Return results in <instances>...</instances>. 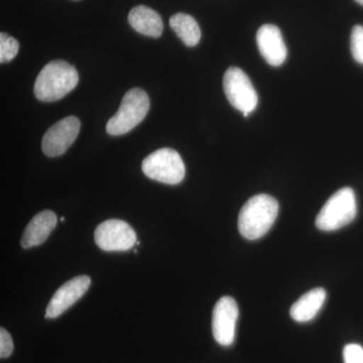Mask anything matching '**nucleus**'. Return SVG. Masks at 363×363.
<instances>
[{"label": "nucleus", "instance_id": "2", "mask_svg": "<svg viewBox=\"0 0 363 363\" xmlns=\"http://www.w3.org/2000/svg\"><path fill=\"white\" fill-rule=\"evenodd\" d=\"M78 72L65 61L50 62L40 72L35 83V95L43 102L62 99L77 86Z\"/></svg>", "mask_w": 363, "mask_h": 363}, {"label": "nucleus", "instance_id": "6", "mask_svg": "<svg viewBox=\"0 0 363 363\" xmlns=\"http://www.w3.org/2000/svg\"><path fill=\"white\" fill-rule=\"evenodd\" d=\"M223 88L229 104L242 112L243 116H250L257 108L259 102L257 91L250 79L241 69L231 67L225 72Z\"/></svg>", "mask_w": 363, "mask_h": 363}, {"label": "nucleus", "instance_id": "17", "mask_svg": "<svg viewBox=\"0 0 363 363\" xmlns=\"http://www.w3.org/2000/svg\"><path fill=\"white\" fill-rule=\"evenodd\" d=\"M351 54L357 63L363 64V26H355L351 32Z\"/></svg>", "mask_w": 363, "mask_h": 363}, {"label": "nucleus", "instance_id": "9", "mask_svg": "<svg viewBox=\"0 0 363 363\" xmlns=\"http://www.w3.org/2000/svg\"><path fill=\"white\" fill-rule=\"evenodd\" d=\"M238 315V303L233 298L226 296L219 298L212 316V332L217 343L222 346H230L234 342Z\"/></svg>", "mask_w": 363, "mask_h": 363}, {"label": "nucleus", "instance_id": "1", "mask_svg": "<svg viewBox=\"0 0 363 363\" xmlns=\"http://www.w3.org/2000/svg\"><path fill=\"white\" fill-rule=\"evenodd\" d=\"M279 215V203L267 194L253 196L238 215V230L248 240H259L269 233Z\"/></svg>", "mask_w": 363, "mask_h": 363}, {"label": "nucleus", "instance_id": "20", "mask_svg": "<svg viewBox=\"0 0 363 363\" xmlns=\"http://www.w3.org/2000/svg\"><path fill=\"white\" fill-rule=\"evenodd\" d=\"M355 1H357V4H362V6H363V0H355Z\"/></svg>", "mask_w": 363, "mask_h": 363}, {"label": "nucleus", "instance_id": "18", "mask_svg": "<svg viewBox=\"0 0 363 363\" xmlns=\"http://www.w3.org/2000/svg\"><path fill=\"white\" fill-rule=\"evenodd\" d=\"M344 363H363V347L359 344H347L343 350Z\"/></svg>", "mask_w": 363, "mask_h": 363}, {"label": "nucleus", "instance_id": "16", "mask_svg": "<svg viewBox=\"0 0 363 363\" xmlns=\"http://www.w3.org/2000/svg\"><path fill=\"white\" fill-rule=\"evenodd\" d=\"M20 51V43L7 33H0V63H7L16 58Z\"/></svg>", "mask_w": 363, "mask_h": 363}, {"label": "nucleus", "instance_id": "19", "mask_svg": "<svg viewBox=\"0 0 363 363\" xmlns=\"http://www.w3.org/2000/svg\"><path fill=\"white\" fill-rule=\"evenodd\" d=\"M13 351V341L11 334L4 328L0 329V357H9Z\"/></svg>", "mask_w": 363, "mask_h": 363}, {"label": "nucleus", "instance_id": "3", "mask_svg": "<svg viewBox=\"0 0 363 363\" xmlns=\"http://www.w3.org/2000/svg\"><path fill=\"white\" fill-rule=\"evenodd\" d=\"M357 214V197L350 187L340 189L327 200L319 214L316 226L322 231H335L348 225Z\"/></svg>", "mask_w": 363, "mask_h": 363}, {"label": "nucleus", "instance_id": "4", "mask_svg": "<svg viewBox=\"0 0 363 363\" xmlns=\"http://www.w3.org/2000/svg\"><path fill=\"white\" fill-rule=\"evenodd\" d=\"M147 92L133 88L124 95L121 107L107 123L106 130L111 135H123L138 125L150 111Z\"/></svg>", "mask_w": 363, "mask_h": 363}, {"label": "nucleus", "instance_id": "10", "mask_svg": "<svg viewBox=\"0 0 363 363\" xmlns=\"http://www.w3.org/2000/svg\"><path fill=\"white\" fill-rule=\"evenodd\" d=\"M90 285L91 279L88 276H78L66 281L63 286H60L50 301L45 318L54 319L61 316L85 295Z\"/></svg>", "mask_w": 363, "mask_h": 363}, {"label": "nucleus", "instance_id": "21", "mask_svg": "<svg viewBox=\"0 0 363 363\" xmlns=\"http://www.w3.org/2000/svg\"><path fill=\"white\" fill-rule=\"evenodd\" d=\"M61 221L62 222L65 221V217H61Z\"/></svg>", "mask_w": 363, "mask_h": 363}, {"label": "nucleus", "instance_id": "12", "mask_svg": "<svg viewBox=\"0 0 363 363\" xmlns=\"http://www.w3.org/2000/svg\"><path fill=\"white\" fill-rule=\"evenodd\" d=\"M58 218L51 210H45L35 215L26 226L21 238L23 248H32L43 245L57 225Z\"/></svg>", "mask_w": 363, "mask_h": 363}, {"label": "nucleus", "instance_id": "13", "mask_svg": "<svg viewBox=\"0 0 363 363\" xmlns=\"http://www.w3.org/2000/svg\"><path fill=\"white\" fill-rule=\"evenodd\" d=\"M128 23L136 32L147 37L160 38L164 30V23L160 14L145 6L131 9L128 14Z\"/></svg>", "mask_w": 363, "mask_h": 363}, {"label": "nucleus", "instance_id": "5", "mask_svg": "<svg viewBox=\"0 0 363 363\" xmlns=\"http://www.w3.org/2000/svg\"><path fill=\"white\" fill-rule=\"evenodd\" d=\"M142 169L152 180L168 185H177L185 178V164L175 150H156L143 160Z\"/></svg>", "mask_w": 363, "mask_h": 363}, {"label": "nucleus", "instance_id": "11", "mask_svg": "<svg viewBox=\"0 0 363 363\" xmlns=\"http://www.w3.org/2000/svg\"><path fill=\"white\" fill-rule=\"evenodd\" d=\"M257 43L260 55L272 67L283 65L288 50L281 30L274 25L260 26L257 33Z\"/></svg>", "mask_w": 363, "mask_h": 363}, {"label": "nucleus", "instance_id": "7", "mask_svg": "<svg viewBox=\"0 0 363 363\" xmlns=\"http://www.w3.org/2000/svg\"><path fill=\"white\" fill-rule=\"evenodd\" d=\"M94 238L98 247L104 252H126L138 242L133 227L119 219H111L99 224Z\"/></svg>", "mask_w": 363, "mask_h": 363}, {"label": "nucleus", "instance_id": "15", "mask_svg": "<svg viewBox=\"0 0 363 363\" xmlns=\"http://www.w3.org/2000/svg\"><path fill=\"white\" fill-rule=\"evenodd\" d=\"M169 26L187 47H195L201 39V30L193 16L176 13L169 18Z\"/></svg>", "mask_w": 363, "mask_h": 363}, {"label": "nucleus", "instance_id": "8", "mask_svg": "<svg viewBox=\"0 0 363 363\" xmlns=\"http://www.w3.org/2000/svg\"><path fill=\"white\" fill-rule=\"evenodd\" d=\"M80 125L77 117L69 116L50 128L42 142L43 152L45 156L55 157L65 154L77 138Z\"/></svg>", "mask_w": 363, "mask_h": 363}, {"label": "nucleus", "instance_id": "14", "mask_svg": "<svg viewBox=\"0 0 363 363\" xmlns=\"http://www.w3.org/2000/svg\"><path fill=\"white\" fill-rule=\"evenodd\" d=\"M327 294L324 289H313L292 306L290 310L291 317L298 323L311 321L322 309Z\"/></svg>", "mask_w": 363, "mask_h": 363}]
</instances>
